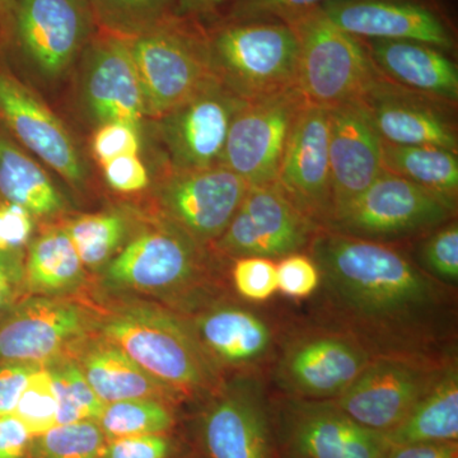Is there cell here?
<instances>
[{
  "label": "cell",
  "instance_id": "19",
  "mask_svg": "<svg viewBox=\"0 0 458 458\" xmlns=\"http://www.w3.org/2000/svg\"><path fill=\"white\" fill-rule=\"evenodd\" d=\"M245 102L216 78L194 98L157 120L171 172L221 165L232 120Z\"/></svg>",
  "mask_w": 458,
  "mask_h": 458
},
{
  "label": "cell",
  "instance_id": "2",
  "mask_svg": "<svg viewBox=\"0 0 458 458\" xmlns=\"http://www.w3.org/2000/svg\"><path fill=\"white\" fill-rule=\"evenodd\" d=\"M96 333L183 401L205 399L225 379L205 354L188 318L165 307L140 301L116 304L98 318Z\"/></svg>",
  "mask_w": 458,
  "mask_h": 458
},
{
  "label": "cell",
  "instance_id": "34",
  "mask_svg": "<svg viewBox=\"0 0 458 458\" xmlns=\"http://www.w3.org/2000/svg\"><path fill=\"white\" fill-rule=\"evenodd\" d=\"M53 378L57 399V426L98 421L106 403L90 387L74 358L62 355L45 363Z\"/></svg>",
  "mask_w": 458,
  "mask_h": 458
},
{
  "label": "cell",
  "instance_id": "13",
  "mask_svg": "<svg viewBox=\"0 0 458 458\" xmlns=\"http://www.w3.org/2000/svg\"><path fill=\"white\" fill-rule=\"evenodd\" d=\"M450 360L376 357L334 400L357 423L388 434L403 423L412 408L438 381Z\"/></svg>",
  "mask_w": 458,
  "mask_h": 458
},
{
  "label": "cell",
  "instance_id": "5",
  "mask_svg": "<svg viewBox=\"0 0 458 458\" xmlns=\"http://www.w3.org/2000/svg\"><path fill=\"white\" fill-rule=\"evenodd\" d=\"M298 42L297 89L307 105L334 108L363 101L386 78L363 40L316 8L286 21Z\"/></svg>",
  "mask_w": 458,
  "mask_h": 458
},
{
  "label": "cell",
  "instance_id": "31",
  "mask_svg": "<svg viewBox=\"0 0 458 458\" xmlns=\"http://www.w3.org/2000/svg\"><path fill=\"white\" fill-rule=\"evenodd\" d=\"M84 269L98 271L113 260L131 238V221L119 212L84 214L63 225Z\"/></svg>",
  "mask_w": 458,
  "mask_h": 458
},
{
  "label": "cell",
  "instance_id": "9",
  "mask_svg": "<svg viewBox=\"0 0 458 458\" xmlns=\"http://www.w3.org/2000/svg\"><path fill=\"white\" fill-rule=\"evenodd\" d=\"M201 401L194 420L201 458H279L267 376L225 378Z\"/></svg>",
  "mask_w": 458,
  "mask_h": 458
},
{
  "label": "cell",
  "instance_id": "32",
  "mask_svg": "<svg viewBox=\"0 0 458 458\" xmlns=\"http://www.w3.org/2000/svg\"><path fill=\"white\" fill-rule=\"evenodd\" d=\"M177 406L159 400L132 399L106 403L98 423L107 441L146 434L174 433Z\"/></svg>",
  "mask_w": 458,
  "mask_h": 458
},
{
  "label": "cell",
  "instance_id": "46",
  "mask_svg": "<svg viewBox=\"0 0 458 458\" xmlns=\"http://www.w3.org/2000/svg\"><path fill=\"white\" fill-rule=\"evenodd\" d=\"M33 437L13 414L0 417V458H29Z\"/></svg>",
  "mask_w": 458,
  "mask_h": 458
},
{
  "label": "cell",
  "instance_id": "12",
  "mask_svg": "<svg viewBox=\"0 0 458 458\" xmlns=\"http://www.w3.org/2000/svg\"><path fill=\"white\" fill-rule=\"evenodd\" d=\"M186 318L225 378L229 372L269 376L286 324L261 310L219 298L208 301Z\"/></svg>",
  "mask_w": 458,
  "mask_h": 458
},
{
  "label": "cell",
  "instance_id": "17",
  "mask_svg": "<svg viewBox=\"0 0 458 458\" xmlns=\"http://www.w3.org/2000/svg\"><path fill=\"white\" fill-rule=\"evenodd\" d=\"M98 318L60 295H33L0 319V363H47L98 331Z\"/></svg>",
  "mask_w": 458,
  "mask_h": 458
},
{
  "label": "cell",
  "instance_id": "3",
  "mask_svg": "<svg viewBox=\"0 0 458 458\" xmlns=\"http://www.w3.org/2000/svg\"><path fill=\"white\" fill-rule=\"evenodd\" d=\"M208 250L161 218L126 241L102 279L114 291L179 300L191 313L214 298Z\"/></svg>",
  "mask_w": 458,
  "mask_h": 458
},
{
  "label": "cell",
  "instance_id": "49",
  "mask_svg": "<svg viewBox=\"0 0 458 458\" xmlns=\"http://www.w3.org/2000/svg\"><path fill=\"white\" fill-rule=\"evenodd\" d=\"M14 274L11 260L0 255V315L8 309L13 297Z\"/></svg>",
  "mask_w": 458,
  "mask_h": 458
},
{
  "label": "cell",
  "instance_id": "8",
  "mask_svg": "<svg viewBox=\"0 0 458 458\" xmlns=\"http://www.w3.org/2000/svg\"><path fill=\"white\" fill-rule=\"evenodd\" d=\"M373 360L352 337L304 318L286 324L269 376L276 394L335 400Z\"/></svg>",
  "mask_w": 458,
  "mask_h": 458
},
{
  "label": "cell",
  "instance_id": "48",
  "mask_svg": "<svg viewBox=\"0 0 458 458\" xmlns=\"http://www.w3.org/2000/svg\"><path fill=\"white\" fill-rule=\"evenodd\" d=\"M237 0H177L174 14L177 17L198 20L216 13L225 5L233 4Z\"/></svg>",
  "mask_w": 458,
  "mask_h": 458
},
{
  "label": "cell",
  "instance_id": "42",
  "mask_svg": "<svg viewBox=\"0 0 458 458\" xmlns=\"http://www.w3.org/2000/svg\"><path fill=\"white\" fill-rule=\"evenodd\" d=\"M140 126L126 123L98 125L90 141L99 165L117 157L140 155Z\"/></svg>",
  "mask_w": 458,
  "mask_h": 458
},
{
  "label": "cell",
  "instance_id": "30",
  "mask_svg": "<svg viewBox=\"0 0 458 458\" xmlns=\"http://www.w3.org/2000/svg\"><path fill=\"white\" fill-rule=\"evenodd\" d=\"M382 168L438 192L456 199L458 159L456 153L437 147L396 146L382 143Z\"/></svg>",
  "mask_w": 458,
  "mask_h": 458
},
{
  "label": "cell",
  "instance_id": "44",
  "mask_svg": "<svg viewBox=\"0 0 458 458\" xmlns=\"http://www.w3.org/2000/svg\"><path fill=\"white\" fill-rule=\"evenodd\" d=\"M105 181L114 191L135 194L150 185V174L140 155L117 157L101 164Z\"/></svg>",
  "mask_w": 458,
  "mask_h": 458
},
{
  "label": "cell",
  "instance_id": "7",
  "mask_svg": "<svg viewBox=\"0 0 458 458\" xmlns=\"http://www.w3.org/2000/svg\"><path fill=\"white\" fill-rule=\"evenodd\" d=\"M126 42L150 119H161L176 110L216 80L205 29L198 20L174 14Z\"/></svg>",
  "mask_w": 458,
  "mask_h": 458
},
{
  "label": "cell",
  "instance_id": "29",
  "mask_svg": "<svg viewBox=\"0 0 458 458\" xmlns=\"http://www.w3.org/2000/svg\"><path fill=\"white\" fill-rule=\"evenodd\" d=\"M84 279V267L63 227L33 238L27 252L25 280L33 295H59L74 291Z\"/></svg>",
  "mask_w": 458,
  "mask_h": 458
},
{
  "label": "cell",
  "instance_id": "21",
  "mask_svg": "<svg viewBox=\"0 0 458 458\" xmlns=\"http://www.w3.org/2000/svg\"><path fill=\"white\" fill-rule=\"evenodd\" d=\"M286 199L318 228L334 214L328 158V110L306 105L286 144L276 181Z\"/></svg>",
  "mask_w": 458,
  "mask_h": 458
},
{
  "label": "cell",
  "instance_id": "45",
  "mask_svg": "<svg viewBox=\"0 0 458 458\" xmlns=\"http://www.w3.org/2000/svg\"><path fill=\"white\" fill-rule=\"evenodd\" d=\"M41 366L32 361L0 363V417L14 411L30 378Z\"/></svg>",
  "mask_w": 458,
  "mask_h": 458
},
{
  "label": "cell",
  "instance_id": "20",
  "mask_svg": "<svg viewBox=\"0 0 458 458\" xmlns=\"http://www.w3.org/2000/svg\"><path fill=\"white\" fill-rule=\"evenodd\" d=\"M81 106L96 126L126 123L140 126L143 92L126 38L102 30L90 38L80 62Z\"/></svg>",
  "mask_w": 458,
  "mask_h": 458
},
{
  "label": "cell",
  "instance_id": "15",
  "mask_svg": "<svg viewBox=\"0 0 458 458\" xmlns=\"http://www.w3.org/2000/svg\"><path fill=\"white\" fill-rule=\"evenodd\" d=\"M306 105L297 89L245 102L232 120L221 165L250 186L276 183L289 137Z\"/></svg>",
  "mask_w": 458,
  "mask_h": 458
},
{
  "label": "cell",
  "instance_id": "28",
  "mask_svg": "<svg viewBox=\"0 0 458 458\" xmlns=\"http://www.w3.org/2000/svg\"><path fill=\"white\" fill-rule=\"evenodd\" d=\"M386 438L394 445L458 442L457 360L452 361L403 423L386 434Z\"/></svg>",
  "mask_w": 458,
  "mask_h": 458
},
{
  "label": "cell",
  "instance_id": "35",
  "mask_svg": "<svg viewBox=\"0 0 458 458\" xmlns=\"http://www.w3.org/2000/svg\"><path fill=\"white\" fill-rule=\"evenodd\" d=\"M106 447L98 421H78L33 437L29 458H105Z\"/></svg>",
  "mask_w": 458,
  "mask_h": 458
},
{
  "label": "cell",
  "instance_id": "38",
  "mask_svg": "<svg viewBox=\"0 0 458 458\" xmlns=\"http://www.w3.org/2000/svg\"><path fill=\"white\" fill-rule=\"evenodd\" d=\"M231 276L237 294L247 302H267L278 292L276 261L271 259H236L232 264Z\"/></svg>",
  "mask_w": 458,
  "mask_h": 458
},
{
  "label": "cell",
  "instance_id": "47",
  "mask_svg": "<svg viewBox=\"0 0 458 458\" xmlns=\"http://www.w3.org/2000/svg\"><path fill=\"white\" fill-rule=\"evenodd\" d=\"M385 458H458V442L390 445Z\"/></svg>",
  "mask_w": 458,
  "mask_h": 458
},
{
  "label": "cell",
  "instance_id": "14",
  "mask_svg": "<svg viewBox=\"0 0 458 458\" xmlns=\"http://www.w3.org/2000/svg\"><path fill=\"white\" fill-rule=\"evenodd\" d=\"M0 125L73 188L86 185L89 170L71 131L14 71L2 47Z\"/></svg>",
  "mask_w": 458,
  "mask_h": 458
},
{
  "label": "cell",
  "instance_id": "37",
  "mask_svg": "<svg viewBox=\"0 0 458 458\" xmlns=\"http://www.w3.org/2000/svg\"><path fill=\"white\" fill-rule=\"evenodd\" d=\"M419 265L434 278L456 286L458 282V225L451 221L434 229L419 252Z\"/></svg>",
  "mask_w": 458,
  "mask_h": 458
},
{
  "label": "cell",
  "instance_id": "40",
  "mask_svg": "<svg viewBox=\"0 0 458 458\" xmlns=\"http://www.w3.org/2000/svg\"><path fill=\"white\" fill-rule=\"evenodd\" d=\"M278 292L294 301H306L319 285V271L306 252L284 256L276 261Z\"/></svg>",
  "mask_w": 458,
  "mask_h": 458
},
{
  "label": "cell",
  "instance_id": "10",
  "mask_svg": "<svg viewBox=\"0 0 458 458\" xmlns=\"http://www.w3.org/2000/svg\"><path fill=\"white\" fill-rule=\"evenodd\" d=\"M454 213L456 199L384 171L327 228L388 243L433 232L451 222Z\"/></svg>",
  "mask_w": 458,
  "mask_h": 458
},
{
  "label": "cell",
  "instance_id": "18",
  "mask_svg": "<svg viewBox=\"0 0 458 458\" xmlns=\"http://www.w3.org/2000/svg\"><path fill=\"white\" fill-rule=\"evenodd\" d=\"M249 188L222 165L170 172L157 190V204L162 219L209 249L228 227Z\"/></svg>",
  "mask_w": 458,
  "mask_h": 458
},
{
  "label": "cell",
  "instance_id": "4",
  "mask_svg": "<svg viewBox=\"0 0 458 458\" xmlns=\"http://www.w3.org/2000/svg\"><path fill=\"white\" fill-rule=\"evenodd\" d=\"M214 77L243 101L297 89L298 42L280 21H221L205 29Z\"/></svg>",
  "mask_w": 458,
  "mask_h": 458
},
{
  "label": "cell",
  "instance_id": "50",
  "mask_svg": "<svg viewBox=\"0 0 458 458\" xmlns=\"http://www.w3.org/2000/svg\"><path fill=\"white\" fill-rule=\"evenodd\" d=\"M13 0H0V42L5 40L11 25Z\"/></svg>",
  "mask_w": 458,
  "mask_h": 458
},
{
  "label": "cell",
  "instance_id": "11",
  "mask_svg": "<svg viewBox=\"0 0 458 458\" xmlns=\"http://www.w3.org/2000/svg\"><path fill=\"white\" fill-rule=\"evenodd\" d=\"M279 458H385V434L357 423L334 400H306L270 393Z\"/></svg>",
  "mask_w": 458,
  "mask_h": 458
},
{
  "label": "cell",
  "instance_id": "25",
  "mask_svg": "<svg viewBox=\"0 0 458 458\" xmlns=\"http://www.w3.org/2000/svg\"><path fill=\"white\" fill-rule=\"evenodd\" d=\"M386 80L441 102L458 99V68L445 51L405 40H363Z\"/></svg>",
  "mask_w": 458,
  "mask_h": 458
},
{
  "label": "cell",
  "instance_id": "6",
  "mask_svg": "<svg viewBox=\"0 0 458 458\" xmlns=\"http://www.w3.org/2000/svg\"><path fill=\"white\" fill-rule=\"evenodd\" d=\"M98 27L87 0H13L7 38L0 42L13 68L55 86L80 62Z\"/></svg>",
  "mask_w": 458,
  "mask_h": 458
},
{
  "label": "cell",
  "instance_id": "24",
  "mask_svg": "<svg viewBox=\"0 0 458 458\" xmlns=\"http://www.w3.org/2000/svg\"><path fill=\"white\" fill-rule=\"evenodd\" d=\"M427 96L403 92L388 82L363 99L382 140L396 146L437 147L457 153L456 128Z\"/></svg>",
  "mask_w": 458,
  "mask_h": 458
},
{
  "label": "cell",
  "instance_id": "1",
  "mask_svg": "<svg viewBox=\"0 0 458 458\" xmlns=\"http://www.w3.org/2000/svg\"><path fill=\"white\" fill-rule=\"evenodd\" d=\"M319 271L306 319L373 357L456 358L457 293L390 243L319 228L306 249Z\"/></svg>",
  "mask_w": 458,
  "mask_h": 458
},
{
  "label": "cell",
  "instance_id": "36",
  "mask_svg": "<svg viewBox=\"0 0 458 458\" xmlns=\"http://www.w3.org/2000/svg\"><path fill=\"white\" fill-rule=\"evenodd\" d=\"M12 414L22 421L32 437L41 436L57 426L55 388L45 364L30 378Z\"/></svg>",
  "mask_w": 458,
  "mask_h": 458
},
{
  "label": "cell",
  "instance_id": "33",
  "mask_svg": "<svg viewBox=\"0 0 458 458\" xmlns=\"http://www.w3.org/2000/svg\"><path fill=\"white\" fill-rule=\"evenodd\" d=\"M87 3L99 30L131 38L174 16L177 0H87Z\"/></svg>",
  "mask_w": 458,
  "mask_h": 458
},
{
  "label": "cell",
  "instance_id": "41",
  "mask_svg": "<svg viewBox=\"0 0 458 458\" xmlns=\"http://www.w3.org/2000/svg\"><path fill=\"white\" fill-rule=\"evenodd\" d=\"M181 452L174 433L146 434L107 441L105 458H176Z\"/></svg>",
  "mask_w": 458,
  "mask_h": 458
},
{
  "label": "cell",
  "instance_id": "16",
  "mask_svg": "<svg viewBox=\"0 0 458 458\" xmlns=\"http://www.w3.org/2000/svg\"><path fill=\"white\" fill-rule=\"evenodd\" d=\"M318 229L276 183L250 186L228 227L212 247L216 254L232 260L256 256L278 261L306 251Z\"/></svg>",
  "mask_w": 458,
  "mask_h": 458
},
{
  "label": "cell",
  "instance_id": "27",
  "mask_svg": "<svg viewBox=\"0 0 458 458\" xmlns=\"http://www.w3.org/2000/svg\"><path fill=\"white\" fill-rule=\"evenodd\" d=\"M0 198L25 208L35 218H54L64 212L62 192L31 153L0 125Z\"/></svg>",
  "mask_w": 458,
  "mask_h": 458
},
{
  "label": "cell",
  "instance_id": "23",
  "mask_svg": "<svg viewBox=\"0 0 458 458\" xmlns=\"http://www.w3.org/2000/svg\"><path fill=\"white\" fill-rule=\"evenodd\" d=\"M382 143L363 102H348L328 110L333 218L384 172Z\"/></svg>",
  "mask_w": 458,
  "mask_h": 458
},
{
  "label": "cell",
  "instance_id": "43",
  "mask_svg": "<svg viewBox=\"0 0 458 458\" xmlns=\"http://www.w3.org/2000/svg\"><path fill=\"white\" fill-rule=\"evenodd\" d=\"M35 229V216L20 205L0 201V255H12L29 246Z\"/></svg>",
  "mask_w": 458,
  "mask_h": 458
},
{
  "label": "cell",
  "instance_id": "22",
  "mask_svg": "<svg viewBox=\"0 0 458 458\" xmlns=\"http://www.w3.org/2000/svg\"><path fill=\"white\" fill-rule=\"evenodd\" d=\"M334 25L360 40H405L452 53L454 30L424 0H330L319 7Z\"/></svg>",
  "mask_w": 458,
  "mask_h": 458
},
{
  "label": "cell",
  "instance_id": "39",
  "mask_svg": "<svg viewBox=\"0 0 458 458\" xmlns=\"http://www.w3.org/2000/svg\"><path fill=\"white\" fill-rule=\"evenodd\" d=\"M330 0H237L229 5L223 21H280L292 18L319 8Z\"/></svg>",
  "mask_w": 458,
  "mask_h": 458
},
{
  "label": "cell",
  "instance_id": "26",
  "mask_svg": "<svg viewBox=\"0 0 458 458\" xmlns=\"http://www.w3.org/2000/svg\"><path fill=\"white\" fill-rule=\"evenodd\" d=\"M74 360L96 394L105 403L132 399L164 401L179 406L182 399L138 366L114 344L87 339L74 352Z\"/></svg>",
  "mask_w": 458,
  "mask_h": 458
}]
</instances>
